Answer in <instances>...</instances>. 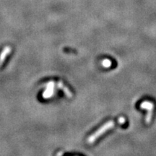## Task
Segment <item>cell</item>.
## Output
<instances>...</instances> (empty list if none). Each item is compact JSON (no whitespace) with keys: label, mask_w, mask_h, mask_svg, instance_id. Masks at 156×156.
Instances as JSON below:
<instances>
[{"label":"cell","mask_w":156,"mask_h":156,"mask_svg":"<svg viewBox=\"0 0 156 156\" xmlns=\"http://www.w3.org/2000/svg\"><path fill=\"white\" fill-rule=\"evenodd\" d=\"M54 92V82H49L46 85V89L43 93V97L44 98H49L53 95Z\"/></svg>","instance_id":"cell-3"},{"label":"cell","mask_w":156,"mask_h":156,"mask_svg":"<svg viewBox=\"0 0 156 156\" xmlns=\"http://www.w3.org/2000/svg\"><path fill=\"white\" fill-rule=\"evenodd\" d=\"M114 126L115 123L113 121L110 120V121H107L106 123L104 124L103 125H102L98 129L96 130L93 134H91V135L89 136L88 139H87V142L90 143V144L95 142L100 136H102L103 134H105L108 130L113 129V128L114 127Z\"/></svg>","instance_id":"cell-1"},{"label":"cell","mask_w":156,"mask_h":156,"mask_svg":"<svg viewBox=\"0 0 156 156\" xmlns=\"http://www.w3.org/2000/svg\"><path fill=\"white\" fill-rule=\"evenodd\" d=\"M139 106L142 109H147V114L145 118V121L146 123L149 124L151 122V120H152V113H153L154 109V103L152 102L149 101V100H144V101L141 103Z\"/></svg>","instance_id":"cell-2"},{"label":"cell","mask_w":156,"mask_h":156,"mask_svg":"<svg viewBox=\"0 0 156 156\" xmlns=\"http://www.w3.org/2000/svg\"><path fill=\"white\" fill-rule=\"evenodd\" d=\"M111 64H112L111 61H110V59H108V58H105V59L102 61V66L105 68L110 67V66H111Z\"/></svg>","instance_id":"cell-6"},{"label":"cell","mask_w":156,"mask_h":156,"mask_svg":"<svg viewBox=\"0 0 156 156\" xmlns=\"http://www.w3.org/2000/svg\"><path fill=\"white\" fill-rule=\"evenodd\" d=\"M11 51V48L9 46L4 47V49L1 51V54H0V66L3 64V62L4 61V60L6 59V57L8 56L9 53Z\"/></svg>","instance_id":"cell-4"},{"label":"cell","mask_w":156,"mask_h":156,"mask_svg":"<svg viewBox=\"0 0 156 156\" xmlns=\"http://www.w3.org/2000/svg\"><path fill=\"white\" fill-rule=\"evenodd\" d=\"M125 121H126V120H125V118H124V117H119V118H118V123H119L120 124H124L125 123Z\"/></svg>","instance_id":"cell-7"},{"label":"cell","mask_w":156,"mask_h":156,"mask_svg":"<svg viewBox=\"0 0 156 156\" xmlns=\"http://www.w3.org/2000/svg\"><path fill=\"white\" fill-rule=\"evenodd\" d=\"M57 85H58V88L61 89V90H62L63 91H64V92L65 93V95H66V96L69 97V98H71L72 96V94L71 91L69 90V89H68L67 87H66V86H65L64 84L62 83V82H58Z\"/></svg>","instance_id":"cell-5"}]
</instances>
